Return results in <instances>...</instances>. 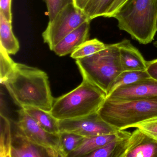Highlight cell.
<instances>
[{
    "label": "cell",
    "instance_id": "1",
    "mask_svg": "<svg viewBox=\"0 0 157 157\" xmlns=\"http://www.w3.org/2000/svg\"><path fill=\"white\" fill-rule=\"evenodd\" d=\"M14 102L20 107L32 106L51 111L54 103L47 74L36 68L15 63L4 82Z\"/></svg>",
    "mask_w": 157,
    "mask_h": 157
},
{
    "label": "cell",
    "instance_id": "2",
    "mask_svg": "<svg viewBox=\"0 0 157 157\" xmlns=\"http://www.w3.org/2000/svg\"><path fill=\"white\" fill-rule=\"evenodd\" d=\"M113 18L120 30L140 44H147L157 32V0H128Z\"/></svg>",
    "mask_w": 157,
    "mask_h": 157
},
{
    "label": "cell",
    "instance_id": "3",
    "mask_svg": "<svg viewBox=\"0 0 157 157\" xmlns=\"http://www.w3.org/2000/svg\"><path fill=\"white\" fill-rule=\"evenodd\" d=\"M98 113L111 125L124 130L157 117V96L132 99L106 98Z\"/></svg>",
    "mask_w": 157,
    "mask_h": 157
},
{
    "label": "cell",
    "instance_id": "4",
    "mask_svg": "<svg viewBox=\"0 0 157 157\" xmlns=\"http://www.w3.org/2000/svg\"><path fill=\"white\" fill-rule=\"evenodd\" d=\"M106 98L102 90L83 80L76 89L54 100L50 113L58 120L82 117L98 112Z\"/></svg>",
    "mask_w": 157,
    "mask_h": 157
},
{
    "label": "cell",
    "instance_id": "5",
    "mask_svg": "<svg viewBox=\"0 0 157 157\" xmlns=\"http://www.w3.org/2000/svg\"><path fill=\"white\" fill-rule=\"evenodd\" d=\"M83 80L96 85L107 94L114 81L123 72L117 43L89 56L76 59Z\"/></svg>",
    "mask_w": 157,
    "mask_h": 157
},
{
    "label": "cell",
    "instance_id": "6",
    "mask_svg": "<svg viewBox=\"0 0 157 157\" xmlns=\"http://www.w3.org/2000/svg\"><path fill=\"white\" fill-rule=\"evenodd\" d=\"M90 21L82 10L71 3L62 10L52 21L48 22L46 30L42 34L44 43L53 50L67 35L74 31L83 23Z\"/></svg>",
    "mask_w": 157,
    "mask_h": 157
},
{
    "label": "cell",
    "instance_id": "7",
    "mask_svg": "<svg viewBox=\"0 0 157 157\" xmlns=\"http://www.w3.org/2000/svg\"><path fill=\"white\" fill-rule=\"evenodd\" d=\"M58 124L60 132H71L84 137L115 134L120 130L104 121L98 112L78 118L58 120Z\"/></svg>",
    "mask_w": 157,
    "mask_h": 157
},
{
    "label": "cell",
    "instance_id": "8",
    "mask_svg": "<svg viewBox=\"0 0 157 157\" xmlns=\"http://www.w3.org/2000/svg\"><path fill=\"white\" fill-rule=\"evenodd\" d=\"M17 112L18 121L17 125L22 134L38 145L55 149L63 157L60 149L59 133L52 134L45 130L22 108Z\"/></svg>",
    "mask_w": 157,
    "mask_h": 157
},
{
    "label": "cell",
    "instance_id": "9",
    "mask_svg": "<svg viewBox=\"0 0 157 157\" xmlns=\"http://www.w3.org/2000/svg\"><path fill=\"white\" fill-rule=\"evenodd\" d=\"M157 157V140L139 128L125 141L122 157Z\"/></svg>",
    "mask_w": 157,
    "mask_h": 157
},
{
    "label": "cell",
    "instance_id": "10",
    "mask_svg": "<svg viewBox=\"0 0 157 157\" xmlns=\"http://www.w3.org/2000/svg\"><path fill=\"white\" fill-rule=\"evenodd\" d=\"M11 157H59L61 155L55 149L38 145L19 132L13 136Z\"/></svg>",
    "mask_w": 157,
    "mask_h": 157
},
{
    "label": "cell",
    "instance_id": "11",
    "mask_svg": "<svg viewBox=\"0 0 157 157\" xmlns=\"http://www.w3.org/2000/svg\"><path fill=\"white\" fill-rule=\"evenodd\" d=\"M157 96V80L151 78L120 87L106 98L132 99Z\"/></svg>",
    "mask_w": 157,
    "mask_h": 157
},
{
    "label": "cell",
    "instance_id": "12",
    "mask_svg": "<svg viewBox=\"0 0 157 157\" xmlns=\"http://www.w3.org/2000/svg\"><path fill=\"white\" fill-rule=\"evenodd\" d=\"M117 45L123 71H146L147 61L129 40L124 39Z\"/></svg>",
    "mask_w": 157,
    "mask_h": 157
},
{
    "label": "cell",
    "instance_id": "13",
    "mask_svg": "<svg viewBox=\"0 0 157 157\" xmlns=\"http://www.w3.org/2000/svg\"><path fill=\"white\" fill-rule=\"evenodd\" d=\"M90 22H85L74 31L67 35L53 48L56 55L64 56L71 54L79 46L89 40Z\"/></svg>",
    "mask_w": 157,
    "mask_h": 157
},
{
    "label": "cell",
    "instance_id": "14",
    "mask_svg": "<svg viewBox=\"0 0 157 157\" xmlns=\"http://www.w3.org/2000/svg\"><path fill=\"white\" fill-rule=\"evenodd\" d=\"M122 130H120L115 134L85 137L79 146L71 152L68 157H86L93 151L118 137Z\"/></svg>",
    "mask_w": 157,
    "mask_h": 157
},
{
    "label": "cell",
    "instance_id": "15",
    "mask_svg": "<svg viewBox=\"0 0 157 157\" xmlns=\"http://www.w3.org/2000/svg\"><path fill=\"white\" fill-rule=\"evenodd\" d=\"M1 46L10 55H14L20 50V43L13 32L12 23L0 13Z\"/></svg>",
    "mask_w": 157,
    "mask_h": 157
},
{
    "label": "cell",
    "instance_id": "16",
    "mask_svg": "<svg viewBox=\"0 0 157 157\" xmlns=\"http://www.w3.org/2000/svg\"><path fill=\"white\" fill-rule=\"evenodd\" d=\"M23 109L44 129L52 134L60 133L58 120L55 118L49 112L32 107L24 106Z\"/></svg>",
    "mask_w": 157,
    "mask_h": 157
},
{
    "label": "cell",
    "instance_id": "17",
    "mask_svg": "<svg viewBox=\"0 0 157 157\" xmlns=\"http://www.w3.org/2000/svg\"><path fill=\"white\" fill-rule=\"evenodd\" d=\"M131 133L122 130L121 135L113 140L97 149L87 157H122L125 141Z\"/></svg>",
    "mask_w": 157,
    "mask_h": 157
},
{
    "label": "cell",
    "instance_id": "18",
    "mask_svg": "<svg viewBox=\"0 0 157 157\" xmlns=\"http://www.w3.org/2000/svg\"><path fill=\"white\" fill-rule=\"evenodd\" d=\"M151 78L147 71H124L121 72L114 81L108 90L106 97L118 88Z\"/></svg>",
    "mask_w": 157,
    "mask_h": 157
},
{
    "label": "cell",
    "instance_id": "19",
    "mask_svg": "<svg viewBox=\"0 0 157 157\" xmlns=\"http://www.w3.org/2000/svg\"><path fill=\"white\" fill-rule=\"evenodd\" d=\"M0 157H11L12 137L10 122L2 113L0 114Z\"/></svg>",
    "mask_w": 157,
    "mask_h": 157
},
{
    "label": "cell",
    "instance_id": "20",
    "mask_svg": "<svg viewBox=\"0 0 157 157\" xmlns=\"http://www.w3.org/2000/svg\"><path fill=\"white\" fill-rule=\"evenodd\" d=\"M84 138L71 132H60L59 145L62 157H68L71 152L79 146Z\"/></svg>",
    "mask_w": 157,
    "mask_h": 157
},
{
    "label": "cell",
    "instance_id": "21",
    "mask_svg": "<svg viewBox=\"0 0 157 157\" xmlns=\"http://www.w3.org/2000/svg\"><path fill=\"white\" fill-rule=\"evenodd\" d=\"M106 45L97 38L88 40L74 50L71 57L76 60L83 58L103 50Z\"/></svg>",
    "mask_w": 157,
    "mask_h": 157
},
{
    "label": "cell",
    "instance_id": "22",
    "mask_svg": "<svg viewBox=\"0 0 157 157\" xmlns=\"http://www.w3.org/2000/svg\"><path fill=\"white\" fill-rule=\"evenodd\" d=\"M113 0H90L83 11L90 21L105 17Z\"/></svg>",
    "mask_w": 157,
    "mask_h": 157
},
{
    "label": "cell",
    "instance_id": "23",
    "mask_svg": "<svg viewBox=\"0 0 157 157\" xmlns=\"http://www.w3.org/2000/svg\"><path fill=\"white\" fill-rule=\"evenodd\" d=\"M15 63L10 55L0 46V78L1 83L4 84L5 81L13 71Z\"/></svg>",
    "mask_w": 157,
    "mask_h": 157
},
{
    "label": "cell",
    "instance_id": "24",
    "mask_svg": "<svg viewBox=\"0 0 157 157\" xmlns=\"http://www.w3.org/2000/svg\"><path fill=\"white\" fill-rule=\"evenodd\" d=\"M46 4L49 22H51L66 7L74 3V0H44Z\"/></svg>",
    "mask_w": 157,
    "mask_h": 157
},
{
    "label": "cell",
    "instance_id": "25",
    "mask_svg": "<svg viewBox=\"0 0 157 157\" xmlns=\"http://www.w3.org/2000/svg\"><path fill=\"white\" fill-rule=\"evenodd\" d=\"M133 128H139L144 133L157 140V117L140 122Z\"/></svg>",
    "mask_w": 157,
    "mask_h": 157
},
{
    "label": "cell",
    "instance_id": "26",
    "mask_svg": "<svg viewBox=\"0 0 157 157\" xmlns=\"http://www.w3.org/2000/svg\"><path fill=\"white\" fill-rule=\"evenodd\" d=\"M11 3L12 0H0V13L9 21L12 23Z\"/></svg>",
    "mask_w": 157,
    "mask_h": 157
},
{
    "label": "cell",
    "instance_id": "27",
    "mask_svg": "<svg viewBox=\"0 0 157 157\" xmlns=\"http://www.w3.org/2000/svg\"><path fill=\"white\" fill-rule=\"evenodd\" d=\"M128 1V0H113L105 17L113 18L116 13L118 12V11Z\"/></svg>",
    "mask_w": 157,
    "mask_h": 157
},
{
    "label": "cell",
    "instance_id": "28",
    "mask_svg": "<svg viewBox=\"0 0 157 157\" xmlns=\"http://www.w3.org/2000/svg\"><path fill=\"white\" fill-rule=\"evenodd\" d=\"M147 71L151 78L157 80V59L147 61Z\"/></svg>",
    "mask_w": 157,
    "mask_h": 157
},
{
    "label": "cell",
    "instance_id": "29",
    "mask_svg": "<svg viewBox=\"0 0 157 157\" xmlns=\"http://www.w3.org/2000/svg\"><path fill=\"white\" fill-rule=\"evenodd\" d=\"M90 0H74L75 6L83 10Z\"/></svg>",
    "mask_w": 157,
    "mask_h": 157
}]
</instances>
